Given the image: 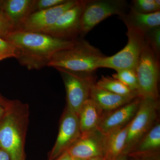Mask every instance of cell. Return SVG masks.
<instances>
[{
  "mask_svg": "<svg viewBox=\"0 0 160 160\" xmlns=\"http://www.w3.org/2000/svg\"><path fill=\"white\" fill-rule=\"evenodd\" d=\"M77 39L68 41L42 32L15 30L5 40L17 48L16 59L21 66L29 70H39L48 66L55 52L72 46Z\"/></svg>",
  "mask_w": 160,
  "mask_h": 160,
  "instance_id": "6da1fadb",
  "label": "cell"
},
{
  "mask_svg": "<svg viewBox=\"0 0 160 160\" xmlns=\"http://www.w3.org/2000/svg\"><path fill=\"white\" fill-rule=\"evenodd\" d=\"M0 122V149L11 160H26L25 143L29 122L28 104L18 100H9Z\"/></svg>",
  "mask_w": 160,
  "mask_h": 160,
  "instance_id": "7a4b0ae2",
  "label": "cell"
},
{
  "mask_svg": "<svg viewBox=\"0 0 160 160\" xmlns=\"http://www.w3.org/2000/svg\"><path fill=\"white\" fill-rule=\"evenodd\" d=\"M106 56L83 38H78L72 46L55 52L48 67L80 73L92 74Z\"/></svg>",
  "mask_w": 160,
  "mask_h": 160,
  "instance_id": "3957f363",
  "label": "cell"
},
{
  "mask_svg": "<svg viewBox=\"0 0 160 160\" xmlns=\"http://www.w3.org/2000/svg\"><path fill=\"white\" fill-rule=\"evenodd\" d=\"M135 72L139 87L138 97L158 100L159 60L147 42L140 55Z\"/></svg>",
  "mask_w": 160,
  "mask_h": 160,
  "instance_id": "277c9868",
  "label": "cell"
},
{
  "mask_svg": "<svg viewBox=\"0 0 160 160\" xmlns=\"http://www.w3.org/2000/svg\"><path fill=\"white\" fill-rule=\"evenodd\" d=\"M158 100L141 98L138 109L129 122L126 144L122 154L127 155L155 124L158 109Z\"/></svg>",
  "mask_w": 160,
  "mask_h": 160,
  "instance_id": "5b68a950",
  "label": "cell"
},
{
  "mask_svg": "<svg viewBox=\"0 0 160 160\" xmlns=\"http://www.w3.org/2000/svg\"><path fill=\"white\" fill-rule=\"evenodd\" d=\"M126 34L128 38L126 46L116 54L104 58L99 64V68H110L116 71L129 69L135 71L147 41L144 35L135 29L127 28Z\"/></svg>",
  "mask_w": 160,
  "mask_h": 160,
  "instance_id": "8992f818",
  "label": "cell"
},
{
  "mask_svg": "<svg viewBox=\"0 0 160 160\" xmlns=\"http://www.w3.org/2000/svg\"><path fill=\"white\" fill-rule=\"evenodd\" d=\"M128 6L124 0H87L81 18L80 37H84L106 18L124 14Z\"/></svg>",
  "mask_w": 160,
  "mask_h": 160,
  "instance_id": "52a82bcc",
  "label": "cell"
},
{
  "mask_svg": "<svg viewBox=\"0 0 160 160\" xmlns=\"http://www.w3.org/2000/svg\"><path fill=\"white\" fill-rule=\"evenodd\" d=\"M62 78L66 93V107L78 114L82 106L89 98L90 87L96 82L92 74L80 73L56 69Z\"/></svg>",
  "mask_w": 160,
  "mask_h": 160,
  "instance_id": "ba28073f",
  "label": "cell"
},
{
  "mask_svg": "<svg viewBox=\"0 0 160 160\" xmlns=\"http://www.w3.org/2000/svg\"><path fill=\"white\" fill-rule=\"evenodd\" d=\"M87 0L78 2L63 13L49 29L42 33L52 37L68 41L77 39L80 36L81 21Z\"/></svg>",
  "mask_w": 160,
  "mask_h": 160,
  "instance_id": "9c48e42d",
  "label": "cell"
},
{
  "mask_svg": "<svg viewBox=\"0 0 160 160\" xmlns=\"http://www.w3.org/2000/svg\"><path fill=\"white\" fill-rule=\"evenodd\" d=\"M81 135L78 115L66 106L60 120L57 138L49 152L48 160L54 159L67 151Z\"/></svg>",
  "mask_w": 160,
  "mask_h": 160,
  "instance_id": "30bf717a",
  "label": "cell"
},
{
  "mask_svg": "<svg viewBox=\"0 0 160 160\" xmlns=\"http://www.w3.org/2000/svg\"><path fill=\"white\" fill-rule=\"evenodd\" d=\"M78 1L67 0L66 2L53 8L32 12L16 30L44 32L51 27L63 13L74 6Z\"/></svg>",
  "mask_w": 160,
  "mask_h": 160,
  "instance_id": "8fae6325",
  "label": "cell"
},
{
  "mask_svg": "<svg viewBox=\"0 0 160 160\" xmlns=\"http://www.w3.org/2000/svg\"><path fill=\"white\" fill-rule=\"evenodd\" d=\"M105 134L97 129L81 134L67 151L72 158L86 160L92 158L103 157L105 152Z\"/></svg>",
  "mask_w": 160,
  "mask_h": 160,
  "instance_id": "7c38bea8",
  "label": "cell"
},
{
  "mask_svg": "<svg viewBox=\"0 0 160 160\" xmlns=\"http://www.w3.org/2000/svg\"><path fill=\"white\" fill-rule=\"evenodd\" d=\"M141 98L138 97L130 102L118 109L108 112H104L98 130L104 134L125 127L129 124L135 115Z\"/></svg>",
  "mask_w": 160,
  "mask_h": 160,
  "instance_id": "4fadbf2b",
  "label": "cell"
},
{
  "mask_svg": "<svg viewBox=\"0 0 160 160\" xmlns=\"http://www.w3.org/2000/svg\"><path fill=\"white\" fill-rule=\"evenodd\" d=\"M138 98L135 96H122L107 91L98 86L96 82L90 87L89 98L96 103L104 112H108L130 102Z\"/></svg>",
  "mask_w": 160,
  "mask_h": 160,
  "instance_id": "5bb4252c",
  "label": "cell"
},
{
  "mask_svg": "<svg viewBox=\"0 0 160 160\" xmlns=\"http://www.w3.org/2000/svg\"><path fill=\"white\" fill-rule=\"evenodd\" d=\"M35 0H0V9L12 22L14 31L33 12Z\"/></svg>",
  "mask_w": 160,
  "mask_h": 160,
  "instance_id": "9a60e30c",
  "label": "cell"
},
{
  "mask_svg": "<svg viewBox=\"0 0 160 160\" xmlns=\"http://www.w3.org/2000/svg\"><path fill=\"white\" fill-rule=\"evenodd\" d=\"M160 124H154L137 143L127 156L137 158L160 154Z\"/></svg>",
  "mask_w": 160,
  "mask_h": 160,
  "instance_id": "2e32d148",
  "label": "cell"
},
{
  "mask_svg": "<svg viewBox=\"0 0 160 160\" xmlns=\"http://www.w3.org/2000/svg\"><path fill=\"white\" fill-rule=\"evenodd\" d=\"M119 18L127 28L135 29L144 35L150 29L160 26V11L144 14L129 10Z\"/></svg>",
  "mask_w": 160,
  "mask_h": 160,
  "instance_id": "e0dca14e",
  "label": "cell"
},
{
  "mask_svg": "<svg viewBox=\"0 0 160 160\" xmlns=\"http://www.w3.org/2000/svg\"><path fill=\"white\" fill-rule=\"evenodd\" d=\"M104 112L91 98L86 100L78 114L81 134L98 129Z\"/></svg>",
  "mask_w": 160,
  "mask_h": 160,
  "instance_id": "ac0fdd59",
  "label": "cell"
},
{
  "mask_svg": "<svg viewBox=\"0 0 160 160\" xmlns=\"http://www.w3.org/2000/svg\"><path fill=\"white\" fill-rule=\"evenodd\" d=\"M129 124L105 134L104 160H114L122 154L126 144Z\"/></svg>",
  "mask_w": 160,
  "mask_h": 160,
  "instance_id": "d6986e66",
  "label": "cell"
},
{
  "mask_svg": "<svg viewBox=\"0 0 160 160\" xmlns=\"http://www.w3.org/2000/svg\"><path fill=\"white\" fill-rule=\"evenodd\" d=\"M96 84L103 89L115 94L122 96H135L138 97L137 93L131 91L122 82L112 77L102 75L101 79L96 82Z\"/></svg>",
  "mask_w": 160,
  "mask_h": 160,
  "instance_id": "ffe728a7",
  "label": "cell"
},
{
  "mask_svg": "<svg viewBox=\"0 0 160 160\" xmlns=\"http://www.w3.org/2000/svg\"><path fill=\"white\" fill-rule=\"evenodd\" d=\"M116 72V73L112 75V78L122 82L131 91L136 92L138 95L139 87L135 71L131 69H126Z\"/></svg>",
  "mask_w": 160,
  "mask_h": 160,
  "instance_id": "44dd1931",
  "label": "cell"
},
{
  "mask_svg": "<svg viewBox=\"0 0 160 160\" xmlns=\"http://www.w3.org/2000/svg\"><path fill=\"white\" fill-rule=\"evenodd\" d=\"M130 10L141 13L148 14L160 11L159 0H133L130 4Z\"/></svg>",
  "mask_w": 160,
  "mask_h": 160,
  "instance_id": "7402d4cb",
  "label": "cell"
},
{
  "mask_svg": "<svg viewBox=\"0 0 160 160\" xmlns=\"http://www.w3.org/2000/svg\"><path fill=\"white\" fill-rule=\"evenodd\" d=\"M147 43L154 52L157 57L160 60V27L152 28L144 34Z\"/></svg>",
  "mask_w": 160,
  "mask_h": 160,
  "instance_id": "603a6c76",
  "label": "cell"
},
{
  "mask_svg": "<svg viewBox=\"0 0 160 160\" xmlns=\"http://www.w3.org/2000/svg\"><path fill=\"white\" fill-rule=\"evenodd\" d=\"M17 48L13 44L0 38V61L2 60L18 57Z\"/></svg>",
  "mask_w": 160,
  "mask_h": 160,
  "instance_id": "cb8c5ba5",
  "label": "cell"
},
{
  "mask_svg": "<svg viewBox=\"0 0 160 160\" xmlns=\"http://www.w3.org/2000/svg\"><path fill=\"white\" fill-rule=\"evenodd\" d=\"M13 31L14 26L12 22L5 12L0 9V38L5 40Z\"/></svg>",
  "mask_w": 160,
  "mask_h": 160,
  "instance_id": "d4e9b609",
  "label": "cell"
},
{
  "mask_svg": "<svg viewBox=\"0 0 160 160\" xmlns=\"http://www.w3.org/2000/svg\"><path fill=\"white\" fill-rule=\"evenodd\" d=\"M67 0H35L33 12L53 8L66 2Z\"/></svg>",
  "mask_w": 160,
  "mask_h": 160,
  "instance_id": "484cf974",
  "label": "cell"
},
{
  "mask_svg": "<svg viewBox=\"0 0 160 160\" xmlns=\"http://www.w3.org/2000/svg\"><path fill=\"white\" fill-rule=\"evenodd\" d=\"M129 158V157H128ZM131 160H160V154L149 156L137 158H131Z\"/></svg>",
  "mask_w": 160,
  "mask_h": 160,
  "instance_id": "4316f807",
  "label": "cell"
},
{
  "mask_svg": "<svg viewBox=\"0 0 160 160\" xmlns=\"http://www.w3.org/2000/svg\"><path fill=\"white\" fill-rule=\"evenodd\" d=\"M52 160H72V158L68 153V152L66 151L63 152L56 158Z\"/></svg>",
  "mask_w": 160,
  "mask_h": 160,
  "instance_id": "83f0119b",
  "label": "cell"
},
{
  "mask_svg": "<svg viewBox=\"0 0 160 160\" xmlns=\"http://www.w3.org/2000/svg\"><path fill=\"white\" fill-rule=\"evenodd\" d=\"M0 160H11L9 154L2 149H0Z\"/></svg>",
  "mask_w": 160,
  "mask_h": 160,
  "instance_id": "f1b7e54d",
  "label": "cell"
},
{
  "mask_svg": "<svg viewBox=\"0 0 160 160\" xmlns=\"http://www.w3.org/2000/svg\"><path fill=\"white\" fill-rule=\"evenodd\" d=\"M9 100L6 99L2 96V95L0 94V105H2L4 108H6L9 103Z\"/></svg>",
  "mask_w": 160,
  "mask_h": 160,
  "instance_id": "f546056e",
  "label": "cell"
},
{
  "mask_svg": "<svg viewBox=\"0 0 160 160\" xmlns=\"http://www.w3.org/2000/svg\"><path fill=\"white\" fill-rule=\"evenodd\" d=\"M6 112V109L2 105H0V122L4 117Z\"/></svg>",
  "mask_w": 160,
  "mask_h": 160,
  "instance_id": "4dcf8cb0",
  "label": "cell"
},
{
  "mask_svg": "<svg viewBox=\"0 0 160 160\" xmlns=\"http://www.w3.org/2000/svg\"><path fill=\"white\" fill-rule=\"evenodd\" d=\"M114 160H129V158L126 155L121 154Z\"/></svg>",
  "mask_w": 160,
  "mask_h": 160,
  "instance_id": "1f68e13d",
  "label": "cell"
},
{
  "mask_svg": "<svg viewBox=\"0 0 160 160\" xmlns=\"http://www.w3.org/2000/svg\"><path fill=\"white\" fill-rule=\"evenodd\" d=\"M86 160H104V159L102 157H97L92 158Z\"/></svg>",
  "mask_w": 160,
  "mask_h": 160,
  "instance_id": "d6a6232c",
  "label": "cell"
},
{
  "mask_svg": "<svg viewBox=\"0 0 160 160\" xmlns=\"http://www.w3.org/2000/svg\"><path fill=\"white\" fill-rule=\"evenodd\" d=\"M72 160H83L80 159L75 158H72Z\"/></svg>",
  "mask_w": 160,
  "mask_h": 160,
  "instance_id": "836d02e7",
  "label": "cell"
}]
</instances>
